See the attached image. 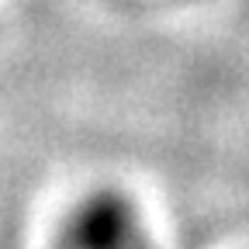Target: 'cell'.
Returning a JSON list of instances; mask_svg holds the SVG:
<instances>
[{
  "label": "cell",
  "mask_w": 249,
  "mask_h": 249,
  "mask_svg": "<svg viewBox=\"0 0 249 249\" xmlns=\"http://www.w3.org/2000/svg\"><path fill=\"white\" fill-rule=\"evenodd\" d=\"M55 249H152V242L135 201L124 191L101 187L66 214Z\"/></svg>",
  "instance_id": "obj_1"
}]
</instances>
